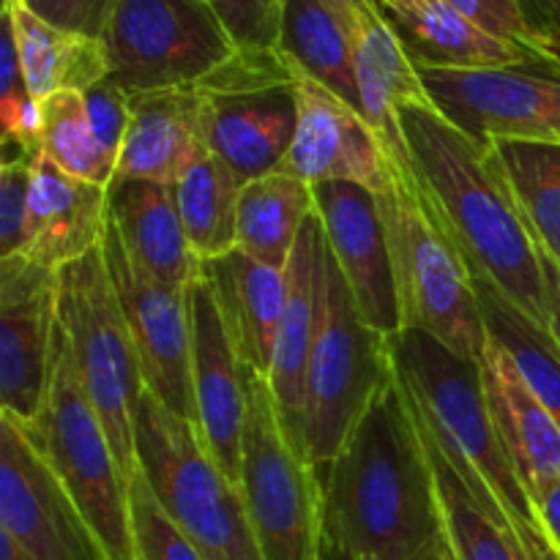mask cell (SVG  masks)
<instances>
[{
  "instance_id": "cell-1",
  "label": "cell",
  "mask_w": 560,
  "mask_h": 560,
  "mask_svg": "<svg viewBox=\"0 0 560 560\" xmlns=\"http://www.w3.org/2000/svg\"><path fill=\"white\" fill-rule=\"evenodd\" d=\"M320 485L326 539L348 558L452 560L430 454L394 366Z\"/></svg>"
},
{
  "instance_id": "cell-2",
  "label": "cell",
  "mask_w": 560,
  "mask_h": 560,
  "mask_svg": "<svg viewBox=\"0 0 560 560\" xmlns=\"http://www.w3.org/2000/svg\"><path fill=\"white\" fill-rule=\"evenodd\" d=\"M410 167L468 257L476 279L550 326L541 252L492 148H481L432 104L399 113Z\"/></svg>"
},
{
  "instance_id": "cell-3",
  "label": "cell",
  "mask_w": 560,
  "mask_h": 560,
  "mask_svg": "<svg viewBox=\"0 0 560 560\" xmlns=\"http://www.w3.org/2000/svg\"><path fill=\"white\" fill-rule=\"evenodd\" d=\"M392 359L421 427L446 454L476 503L523 545L530 560H560L498 435L481 364L421 331L394 334Z\"/></svg>"
},
{
  "instance_id": "cell-4",
  "label": "cell",
  "mask_w": 560,
  "mask_h": 560,
  "mask_svg": "<svg viewBox=\"0 0 560 560\" xmlns=\"http://www.w3.org/2000/svg\"><path fill=\"white\" fill-rule=\"evenodd\" d=\"M375 200L392 249L402 331L430 334L463 359L481 364L490 339L474 268L421 189L410 159L392 156V178Z\"/></svg>"
},
{
  "instance_id": "cell-5",
  "label": "cell",
  "mask_w": 560,
  "mask_h": 560,
  "mask_svg": "<svg viewBox=\"0 0 560 560\" xmlns=\"http://www.w3.org/2000/svg\"><path fill=\"white\" fill-rule=\"evenodd\" d=\"M137 470L164 512L206 560H262L241 487L222 474L195 421L164 408L145 388L135 424Z\"/></svg>"
},
{
  "instance_id": "cell-6",
  "label": "cell",
  "mask_w": 560,
  "mask_h": 560,
  "mask_svg": "<svg viewBox=\"0 0 560 560\" xmlns=\"http://www.w3.org/2000/svg\"><path fill=\"white\" fill-rule=\"evenodd\" d=\"M25 427L71 501L85 514L109 560H137L131 534L129 485L115 459L109 438L77 377L69 337L55 328L47 392L36 421Z\"/></svg>"
},
{
  "instance_id": "cell-7",
  "label": "cell",
  "mask_w": 560,
  "mask_h": 560,
  "mask_svg": "<svg viewBox=\"0 0 560 560\" xmlns=\"http://www.w3.org/2000/svg\"><path fill=\"white\" fill-rule=\"evenodd\" d=\"M58 320L69 337L77 377L129 485L137 474L135 424L145 377L102 246L58 271Z\"/></svg>"
},
{
  "instance_id": "cell-8",
  "label": "cell",
  "mask_w": 560,
  "mask_h": 560,
  "mask_svg": "<svg viewBox=\"0 0 560 560\" xmlns=\"http://www.w3.org/2000/svg\"><path fill=\"white\" fill-rule=\"evenodd\" d=\"M392 366V337L366 326L359 315L326 241L320 257V320L304 386V448L317 476L342 452Z\"/></svg>"
},
{
  "instance_id": "cell-9",
  "label": "cell",
  "mask_w": 560,
  "mask_h": 560,
  "mask_svg": "<svg viewBox=\"0 0 560 560\" xmlns=\"http://www.w3.org/2000/svg\"><path fill=\"white\" fill-rule=\"evenodd\" d=\"M246 388L241 495L262 560H320L326 536L320 476L290 441L266 377L246 370Z\"/></svg>"
},
{
  "instance_id": "cell-10",
  "label": "cell",
  "mask_w": 560,
  "mask_h": 560,
  "mask_svg": "<svg viewBox=\"0 0 560 560\" xmlns=\"http://www.w3.org/2000/svg\"><path fill=\"white\" fill-rule=\"evenodd\" d=\"M102 42L124 93L197 85L238 49L206 0H118Z\"/></svg>"
},
{
  "instance_id": "cell-11",
  "label": "cell",
  "mask_w": 560,
  "mask_h": 560,
  "mask_svg": "<svg viewBox=\"0 0 560 560\" xmlns=\"http://www.w3.org/2000/svg\"><path fill=\"white\" fill-rule=\"evenodd\" d=\"M432 107L481 148L492 140L560 142V69H419Z\"/></svg>"
},
{
  "instance_id": "cell-12",
  "label": "cell",
  "mask_w": 560,
  "mask_h": 560,
  "mask_svg": "<svg viewBox=\"0 0 560 560\" xmlns=\"http://www.w3.org/2000/svg\"><path fill=\"white\" fill-rule=\"evenodd\" d=\"M102 252L140 359L145 388L164 408L195 421L189 288H170L151 277L126 249L109 213Z\"/></svg>"
},
{
  "instance_id": "cell-13",
  "label": "cell",
  "mask_w": 560,
  "mask_h": 560,
  "mask_svg": "<svg viewBox=\"0 0 560 560\" xmlns=\"http://www.w3.org/2000/svg\"><path fill=\"white\" fill-rule=\"evenodd\" d=\"M0 530L36 560H109L25 427L0 410Z\"/></svg>"
},
{
  "instance_id": "cell-14",
  "label": "cell",
  "mask_w": 560,
  "mask_h": 560,
  "mask_svg": "<svg viewBox=\"0 0 560 560\" xmlns=\"http://www.w3.org/2000/svg\"><path fill=\"white\" fill-rule=\"evenodd\" d=\"M290 63L299 124L288 159L279 170L310 186L348 180L377 195L392 178V153L383 137L361 109L312 80L293 58Z\"/></svg>"
},
{
  "instance_id": "cell-15",
  "label": "cell",
  "mask_w": 560,
  "mask_h": 560,
  "mask_svg": "<svg viewBox=\"0 0 560 560\" xmlns=\"http://www.w3.org/2000/svg\"><path fill=\"white\" fill-rule=\"evenodd\" d=\"M58 328V271L14 255L0 260V402L33 424L47 392Z\"/></svg>"
},
{
  "instance_id": "cell-16",
  "label": "cell",
  "mask_w": 560,
  "mask_h": 560,
  "mask_svg": "<svg viewBox=\"0 0 560 560\" xmlns=\"http://www.w3.org/2000/svg\"><path fill=\"white\" fill-rule=\"evenodd\" d=\"M315 189L317 219L334 262L366 326L394 337L402 331L392 249L375 195L348 180H326Z\"/></svg>"
},
{
  "instance_id": "cell-17",
  "label": "cell",
  "mask_w": 560,
  "mask_h": 560,
  "mask_svg": "<svg viewBox=\"0 0 560 560\" xmlns=\"http://www.w3.org/2000/svg\"><path fill=\"white\" fill-rule=\"evenodd\" d=\"M189 323L195 427L213 463L241 487V454L249 413L246 366L224 331L219 306L202 277L189 284Z\"/></svg>"
},
{
  "instance_id": "cell-18",
  "label": "cell",
  "mask_w": 560,
  "mask_h": 560,
  "mask_svg": "<svg viewBox=\"0 0 560 560\" xmlns=\"http://www.w3.org/2000/svg\"><path fill=\"white\" fill-rule=\"evenodd\" d=\"M208 148V96L200 85L129 93V124L113 180L175 186Z\"/></svg>"
},
{
  "instance_id": "cell-19",
  "label": "cell",
  "mask_w": 560,
  "mask_h": 560,
  "mask_svg": "<svg viewBox=\"0 0 560 560\" xmlns=\"http://www.w3.org/2000/svg\"><path fill=\"white\" fill-rule=\"evenodd\" d=\"M339 11L353 52L361 113L375 126L394 159H410L399 113L413 104H432L419 69L377 0H339Z\"/></svg>"
},
{
  "instance_id": "cell-20",
  "label": "cell",
  "mask_w": 560,
  "mask_h": 560,
  "mask_svg": "<svg viewBox=\"0 0 560 560\" xmlns=\"http://www.w3.org/2000/svg\"><path fill=\"white\" fill-rule=\"evenodd\" d=\"M208 148L241 180L277 173L288 159L299 124L293 80L279 85L206 91Z\"/></svg>"
},
{
  "instance_id": "cell-21",
  "label": "cell",
  "mask_w": 560,
  "mask_h": 560,
  "mask_svg": "<svg viewBox=\"0 0 560 560\" xmlns=\"http://www.w3.org/2000/svg\"><path fill=\"white\" fill-rule=\"evenodd\" d=\"M320 219L310 217L288 262V299L279 323L273 364L268 372L273 405L288 430L290 441L306 457L304 448V386L310 370L312 345L320 320V257H323Z\"/></svg>"
},
{
  "instance_id": "cell-22",
  "label": "cell",
  "mask_w": 560,
  "mask_h": 560,
  "mask_svg": "<svg viewBox=\"0 0 560 560\" xmlns=\"http://www.w3.org/2000/svg\"><path fill=\"white\" fill-rule=\"evenodd\" d=\"M107 189L69 175L47 156L33 164L25 244L20 255L60 271L102 246Z\"/></svg>"
},
{
  "instance_id": "cell-23",
  "label": "cell",
  "mask_w": 560,
  "mask_h": 560,
  "mask_svg": "<svg viewBox=\"0 0 560 560\" xmlns=\"http://www.w3.org/2000/svg\"><path fill=\"white\" fill-rule=\"evenodd\" d=\"M200 277L211 288L241 364L268 377L288 299V268L266 266L235 246L228 255L202 262Z\"/></svg>"
},
{
  "instance_id": "cell-24",
  "label": "cell",
  "mask_w": 560,
  "mask_h": 560,
  "mask_svg": "<svg viewBox=\"0 0 560 560\" xmlns=\"http://www.w3.org/2000/svg\"><path fill=\"white\" fill-rule=\"evenodd\" d=\"M481 383L503 448L536 506L541 492L560 485V421L528 392L492 339L481 361Z\"/></svg>"
},
{
  "instance_id": "cell-25",
  "label": "cell",
  "mask_w": 560,
  "mask_h": 560,
  "mask_svg": "<svg viewBox=\"0 0 560 560\" xmlns=\"http://www.w3.org/2000/svg\"><path fill=\"white\" fill-rule=\"evenodd\" d=\"M377 5L416 69H498L545 60L536 49L490 36L446 0H377Z\"/></svg>"
},
{
  "instance_id": "cell-26",
  "label": "cell",
  "mask_w": 560,
  "mask_h": 560,
  "mask_svg": "<svg viewBox=\"0 0 560 560\" xmlns=\"http://www.w3.org/2000/svg\"><path fill=\"white\" fill-rule=\"evenodd\" d=\"M107 213L131 257L159 282L186 290L200 277L202 262L186 238L175 186L137 178L113 180L107 186Z\"/></svg>"
},
{
  "instance_id": "cell-27",
  "label": "cell",
  "mask_w": 560,
  "mask_h": 560,
  "mask_svg": "<svg viewBox=\"0 0 560 560\" xmlns=\"http://www.w3.org/2000/svg\"><path fill=\"white\" fill-rule=\"evenodd\" d=\"M14 22L16 49L27 93L36 102L60 91L88 93L109 80V58L102 38L63 31L33 14L22 0H3Z\"/></svg>"
},
{
  "instance_id": "cell-28",
  "label": "cell",
  "mask_w": 560,
  "mask_h": 560,
  "mask_svg": "<svg viewBox=\"0 0 560 560\" xmlns=\"http://www.w3.org/2000/svg\"><path fill=\"white\" fill-rule=\"evenodd\" d=\"M315 213V189L306 180L282 170L249 180L238 202V249L266 266L288 268L301 230Z\"/></svg>"
},
{
  "instance_id": "cell-29",
  "label": "cell",
  "mask_w": 560,
  "mask_h": 560,
  "mask_svg": "<svg viewBox=\"0 0 560 560\" xmlns=\"http://www.w3.org/2000/svg\"><path fill=\"white\" fill-rule=\"evenodd\" d=\"M279 49L293 58L312 80L361 109L353 52L339 0H284Z\"/></svg>"
},
{
  "instance_id": "cell-30",
  "label": "cell",
  "mask_w": 560,
  "mask_h": 560,
  "mask_svg": "<svg viewBox=\"0 0 560 560\" xmlns=\"http://www.w3.org/2000/svg\"><path fill=\"white\" fill-rule=\"evenodd\" d=\"M476 288L487 339L509 355L520 381L560 421V342L552 328L517 310L485 279H476Z\"/></svg>"
},
{
  "instance_id": "cell-31",
  "label": "cell",
  "mask_w": 560,
  "mask_h": 560,
  "mask_svg": "<svg viewBox=\"0 0 560 560\" xmlns=\"http://www.w3.org/2000/svg\"><path fill=\"white\" fill-rule=\"evenodd\" d=\"M490 148L536 246L560 266V142L492 140Z\"/></svg>"
},
{
  "instance_id": "cell-32",
  "label": "cell",
  "mask_w": 560,
  "mask_h": 560,
  "mask_svg": "<svg viewBox=\"0 0 560 560\" xmlns=\"http://www.w3.org/2000/svg\"><path fill=\"white\" fill-rule=\"evenodd\" d=\"M241 189L244 184L213 153L175 184L186 238L200 262L217 260L238 246Z\"/></svg>"
},
{
  "instance_id": "cell-33",
  "label": "cell",
  "mask_w": 560,
  "mask_h": 560,
  "mask_svg": "<svg viewBox=\"0 0 560 560\" xmlns=\"http://www.w3.org/2000/svg\"><path fill=\"white\" fill-rule=\"evenodd\" d=\"M416 421H419V416H416ZM419 430L421 438H424L427 454H430L432 474H435L443 528H446L452 560H530L528 552L523 550V545L476 503V498L463 485V479L452 468L446 454L427 435L421 421Z\"/></svg>"
},
{
  "instance_id": "cell-34",
  "label": "cell",
  "mask_w": 560,
  "mask_h": 560,
  "mask_svg": "<svg viewBox=\"0 0 560 560\" xmlns=\"http://www.w3.org/2000/svg\"><path fill=\"white\" fill-rule=\"evenodd\" d=\"M38 109H42L38 148L44 156L74 178L91 180L107 189L115 178L118 153H113L98 140L91 113H88L85 93H52L38 102Z\"/></svg>"
},
{
  "instance_id": "cell-35",
  "label": "cell",
  "mask_w": 560,
  "mask_h": 560,
  "mask_svg": "<svg viewBox=\"0 0 560 560\" xmlns=\"http://www.w3.org/2000/svg\"><path fill=\"white\" fill-rule=\"evenodd\" d=\"M129 509L137 560H206L189 536L164 512L140 470L129 481Z\"/></svg>"
},
{
  "instance_id": "cell-36",
  "label": "cell",
  "mask_w": 560,
  "mask_h": 560,
  "mask_svg": "<svg viewBox=\"0 0 560 560\" xmlns=\"http://www.w3.org/2000/svg\"><path fill=\"white\" fill-rule=\"evenodd\" d=\"M42 151L3 140V164H0V260L14 257L25 244L27 206H31L33 164Z\"/></svg>"
},
{
  "instance_id": "cell-37",
  "label": "cell",
  "mask_w": 560,
  "mask_h": 560,
  "mask_svg": "<svg viewBox=\"0 0 560 560\" xmlns=\"http://www.w3.org/2000/svg\"><path fill=\"white\" fill-rule=\"evenodd\" d=\"M206 3L217 11L235 47H279L282 9L271 0H206Z\"/></svg>"
},
{
  "instance_id": "cell-38",
  "label": "cell",
  "mask_w": 560,
  "mask_h": 560,
  "mask_svg": "<svg viewBox=\"0 0 560 560\" xmlns=\"http://www.w3.org/2000/svg\"><path fill=\"white\" fill-rule=\"evenodd\" d=\"M446 3L490 36L523 44V47H530V42H534V33L525 22L517 0H446Z\"/></svg>"
},
{
  "instance_id": "cell-39",
  "label": "cell",
  "mask_w": 560,
  "mask_h": 560,
  "mask_svg": "<svg viewBox=\"0 0 560 560\" xmlns=\"http://www.w3.org/2000/svg\"><path fill=\"white\" fill-rule=\"evenodd\" d=\"M22 3L63 31L102 38L118 0H22Z\"/></svg>"
},
{
  "instance_id": "cell-40",
  "label": "cell",
  "mask_w": 560,
  "mask_h": 560,
  "mask_svg": "<svg viewBox=\"0 0 560 560\" xmlns=\"http://www.w3.org/2000/svg\"><path fill=\"white\" fill-rule=\"evenodd\" d=\"M85 104L98 140L120 156V142H124L126 124H129V93L107 80L85 93Z\"/></svg>"
},
{
  "instance_id": "cell-41",
  "label": "cell",
  "mask_w": 560,
  "mask_h": 560,
  "mask_svg": "<svg viewBox=\"0 0 560 560\" xmlns=\"http://www.w3.org/2000/svg\"><path fill=\"white\" fill-rule=\"evenodd\" d=\"M517 3L534 38L560 31V0H517Z\"/></svg>"
},
{
  "instance_id": "cell-42",
  "label": "cell",
  "mask_w": 560,
  "mask_h": 560,
  "mask_svg": "<svg viewBox=\"0 0 560 560\" xmlns=\"http://www.w3.org/2000/svg\"><path fill=\"white\" fill-rule=\"evenodd\" d=\"M536 514H539L547 541L560 556V485L550 487V490L536 498Z\"/></svg>"
},
{
  "instance_id": "cell-43",
  "label": "cell",
  "mask_w": 560,
  "mask_h": 560,
  "mask_svg": "<svg viewBox=\"0 0 560 560\" xmlns=\"http://www.w3.org/2000/svg\"><path fill=\"white\" fill-rule=\"evenodd\" d=\"M541 252V249H539ZM541 268H545V290H547V315L550 328L560 342V266L550 255L541 252Z\"/></svg>"
},
{
  "instance_id": "cell-44",
  "label": "cell",
  "mask_w": 560,
  "mask_h": 560,
  "mask_svg": "<svg viewBox=\"0 0 560 560\" xmlns=\"http://www.w3.org/2000/svg\"><path fill=\"white\" fill-rule=\"evenodd\" d=\"M530 47L539 52V58H545L547 63L558 66V69H560V31L534 38V44H530Z\"/></svg>"
},
{
  "instance_id": "cell-45",
  "label": "cell",
  "mask_w": 560,
  "mask_h": 560,
  "mask_svg": "<svg viewBox=\"0 0 560 560\" xmlns=\"http://www.w3.org/2000/svg\"><path fill=\"white\" fill-rule=\"evenodd\" d=\"M0 560H36V558L27 556V552L22 550V547L16 545L9 534H3V530H0Z\"/></svg>"
},
{
  "instance_id": "cell-46",
  "label": "cell",
  "mask_w": 560,
  "mask_h": 560,
  "mask_svg": "<svg viewBox=\"0 0 560 560\" xmlns=\"http://www.w3.org/2000/svg\"><path fill=\"white\" fill-rule=\"evenodd\" d=\"M320 560H350V558L345 556V552L339 550L337 545H331V541H328L326 536H323V558Z\"/></svg>"
},
{
  "instance_id": "cell-47",
  "label": "cell",
  "mask_w": 560,
  "mask_h": 560,
  "mask_svg": "<svg viewBox=\"0 0 560 560\" xmlns=\"http://www.w3.org/2000/svg\"><path fill=\"white\" fill-rule=\"evenodd\" d=\"M350 560H377V558H370V556H359V558H350Z\"/></svg>"
},
{
  "instance_id": "cell-48",
  "label": "cell",
  "mask_w": 560,
  "mask_h": 560,
  "mask_svg": "<svg viewBox=\"0 0 560 560\" xmlns=\"http://www.w3.org/2000/svg\"><path fill=\"white\" fill-rule=\"evenodd\" d=\"M271 3H273V5H279V9H282V5H284V0H271Z\"/></svg>"
}]
</instances>
